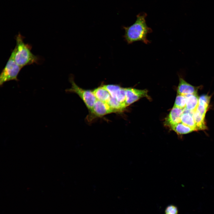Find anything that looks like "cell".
<instances>
[{"label":"cell","instance_id":"obj_1","mask_svg":"<svg viewBox=\"0 0 214 214\" xmlns=\"http://www.w3.org/2000/svg\"><path fill=\"white\" fill-rule=\"evenodd\" d=\"M147 14L141 13L136 16L134 23L129 26H123L125 31L124 37L127 43L131 44L135 42L140 41L145 44L150 43L147 39V34L152 32L151 28L147 26L146 21Z\"/></svg>","mask_w":214,"mask_h":214},{"label":"cell","instance_id":"obj_2","mask_svg":"<svg viewBox=\"0 0 214 214\" xmlns=\"http://www.w3.org/2000/svg\"><path fill=\"white\" fill-rule=\"evenodd\" d=\"M23 37L19 33L16 36V45L12 53L14 60L22 68L27 65L38 62V58L31 51V47L25 44L23 41Z\"/></svg>","mask_w":214,"mask_h":214},{"label":"cell","instance_id":"obj_3","mask_svg":"<svg viewBox=\"0 0 214 214\" xmlns=\"http://www.w3.org/2000/svg\"><path fill=\"white\" fill-rule=\"evenodd\" d=\"M22 67L15 62L13 54L11 55L3 69L0 75L1 86L5 82L11 80H18L17 77Z\"/></svg>","mask_w":214,"mask_h":214},{"label":"cell","instance_id":"obj_4","mask_svg":"<svg viewBox=\"0 0 214 214\" xmlns=\"http://www.w3.org/2000/svg\"><path fill=\"white\" fill-rule=\"evenodd\" d=\"M69 79L71 84V87L67 89L66 91L78 95L82 100L88 109L91 110L97 100L93 91L84 89L79 87L74 82L72 76H70Z\"/></svg>","mask_w":214,"mask_h":214},{"label":"cell","instance_id":"obj_5","mask_svg":"<svg viewBox=\"0 0 214 214\" xmlns=\"http://www.w3.org/2000/svg\"><path fill=\"white\" fill-rule=\"evenodd\" d=\"M88 119L90 121L98 117H103L106 115L114 112L106 102L97 100L92 109Z\"/></svg>","mask_w":214,"mask_h":214},{"label":"cell","instance_id":"obj_6","mask_svg":"<svg viewBox=\"0 0 214 214\" xmlns=\"http://www.w3.org/2000/svg\"><path fill=\"white\" fill-rule=\"evenodd\" d=\"M125 104L127 107L143 97H148L147 91L132 88H125Z\"/></svg>","mask_w":214,"mask_h":214},{"label":"cell","instance_id":"obj_7","mask_svg":"<svg viewBox=\"0 0 214 214\" xmlns=\"http://www.w3.org/2000/svg\"><path fill=\"white\" fill-rule=\"evenodd\" d=\"M103 86L109 92L112 97L116 99L122 104H124L125 103V88L115 84H107L104 85Z\"/></svg>","mask_w":214,"mask_h":214},{"label":"cell","instance_id":"obj_8","mask_svg":"<svg viewBox=\"0 0 214 214\" xmlns=\"http://www.w3.org/2000/svg\"><path fill=\"white\" fill-rule=\"evenodd\" d=\"M183 113V109L173 106L165 119V125L170 128L181 122V117Z\"/></svg>","mask_w":214,"mask_h":214},{"label":"cell","instance_id":"obj_9","mask_svg":"<svg viewBox=\"0 0 214 214\" xmlns=\"http://www.w3.org/2000/svg\"><path fill=\"white\" fill-rule=\"evenodd\" d=\"M198 87L194 86L187 82L183 78L179 77V82L177 89L178 94L184 96L197 94Z\"/></svg>","mask_w":214,"mask_h":214},{"label":"cell","instance_id":"obj_10","mask_svg":"<svg viewBox=\"0 0 214 214\" xmlns=\"http://www.w3.org/2000/svg\"><path fill=\"white\" fill-rule=\"evenodd\" d=\"M181 120L182 123L192 128L194 131H198L193 117V112L184 108L183 109Z\"/></svg>","mask_w":214,"mask_h":214},{"label":"cell","instance_id":"obj_11","mask_svg":"<svg viewBox=\"0 0 214 214\" xmlns=\"http://www.w3.org/2000/svg\"><path fill=\"white\" fill-rule=\"evenodd\" d=\"M186 109L193 112L196 109L199 104V97L197 94L189 95L185 96Z\"/></svg>","mask_w":214,"mask_h":214},{"label":"cell","instance_id":"obj_12","mask_svg":"<svg viewBox=\"0 0 214 214\" xmlns=\"http://www.w3.org/2000/svg\"><path fill=\"white\" fill-rule=\"evenodd\" d=\"M93 91L97 100L107 102L111 97L109 92L103 85L95 89Z\"/></svg>","mask_w":214,"mask_h":214},{"label":"cell","instance_id":"obj_13","mask_svg":"<svg viewBox=\"0 0 214 214\" xmlns=\"http://www.w3.org/2000/svg\"><path fill=\"white\" fill-rule=\"evenodd\" d=\"M169 128L179 135L188 134L194 131L193 129L181 122L172 125Z\"/></svg>","mask_w":214,"mask_h":214},{"label":"cell","instance_id":"obj_14","mask_svg":"<svg viewBox=\"0 0 214 214\" xmlns=\"http://www.w3.org/2000/svg\"><path fill=\"white\" fill-rule=\"evenodd\" d=\"M106 103L113 110L114 112H121L126 108L116 99L113 98L111 96Z\"/></svg>","mask_w":214,"mask_h":214},{"label":"cell","instance_id":"obj_15","mask_svg":"<svg viewBox=\"0 0 214 214\" xmlns=\"http://www.w3.org/2000/svg\"><path fill=\"white\" fill-rule=\"evenodd\" d=\"M186 104V98L185 96L177 94L173 106L183 109L185 108Z\"/></svg>","mask_w":214,"mask_h":214},{"label":"cell","instance_id":"obj_16","mask_svg":"<svg viewBox=\"0 0 214 214\" xmlns=\"http://www.w3.org/2000/svg\"><path fill=\"white\" fill-rule=\"evenodd\" d=\"M165 213V214H178V210L176 206L171 204L167 207Z\"/></svg>","mask_w":214,"mask_h":214}]
</instances>
